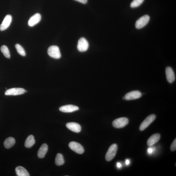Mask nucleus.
<instances>
[{
	"label": "nucleus",
	"instance_id": "nucleus-3",
	"mask_svg": "<svg viewBox=\"0 0 176 176\" xmlns=\"http://www.w3.org/2000/svg\"><path fill=\"white\" fill-rule=\"evenodd\" d=\"M150 19V16L147 15H145L141 17L135 23V27L138 29L144 28L149 22Z\"/></svg>",
	"mask_w": 176,
	"mask_h": 176
},
{
	"label": "nucleus",
	"instance_id": "nucleus-27",
	"mask_svg": "<svg viewBox=\"0 0 176 176\" xmlns=\"http://www.w3.org/2000/svg\"><path fill=\"white\" fill-rule=\"evenodd\" d=\"M117 167L118 168H120L121 167V165L120 162H117Z\"/></svg>",
	"mask_w": 176,
	"mask_h": 176
},
{
	"label": "nucleus",
	"instance_id": "nucleus-19",
	"mask_svg": "<svg viewBox=\"0 0 176 176\" xmlns=\"http://www.w3.org/2000/svg\"><path fill=\"white\" fill-rule=\"evenodd\" d=\"M15 143V140L14 138L9 137L5 140L4 145L5 147L9 149L12 147Z\"/></svg>",
	"mask_w": 176,
	"mask_h": 176
},
{
	"label": "nucleus",
	"instance_id": "nucleus-15",
	"mask_svg": "<svg viewBox=\"0 0 176 176\" xmlns=\"http://www.w3.org/2000/svg\"><path fill=\"white\" fill-rule=\"evenodd\" d=\"M160 135L158 133H155L152 135L147 140V144L148 146L153 145L160 139Z\"/></svg>",
	"mask_w": 176,
	"mask_h": 176
},
{
	"label": "nucleus",
	"instance_id": "nucleus-25",
	"mask_svg": "<svg viewBox=\"0 0 176 176\" xmlns=\"http://www.w3.org/2000/svg\"><path fill=\"white\" fill-rule=\"evenodd\" d=\"M77 1L83 3V4H86L87 2V0H75Z\"/></svg>",
	"mask_w": 176,
	"mask_h": 176
},
{
	"label": "nucleus",
	"instance_id": "nucleus-2",
	"mask_svg": "<svg viewBox=\"0 0 176 176\" xmlns=\"http://www.w3.org/2000/svg\"><path fill=\"white\" fill-rule=\"evenodd\" d=\"M117 146L116 144L111 145L108 149L106 155V160L110 161L115 157L117 153Z\"/></svg>",
	"mask_w": 176,
	"mask_h": 176
},
{
	"label": "nucleus",
	"instance_id": "nucleus-6",
	"mask_svg": "<svg viewBox=\"0 0 176 176\" xmlns=\"http://www.w3.org/2000/svg\"><path fill=\"white\" fill-rule=\"evenodd\" d=\"M26 92L25 90L23 88H13L7 90L5 94L7 96H16L23 94Z\"/></svg>",
	"mask_w": 176,
	"mask_h": 176
},
{
	"label": "nucleus",
	"instance_id": "nucleus-13",
	"mask_svg": "<svg viewBox=\"0 0 176 176\" xmlns=\"http://www.w3.org/2000/svg\"><path fill=\"white\" fill-rule=\"evenodd\" d=\"M41 19V15L39 13H36L29 19L28 21V25L30 26H34L40 21Z\"/></svg>",
	"mask_w": 176,
	"mask_h": 176
},
{
	"label": "nucleus",
	"instance_id": "nucleus-26",
	"mask_svg": "<svg viewBox=\"0 0 176 176\" xmlns=\"http://www.w3.org/2000/svg\"><path fill=\"white\" fill-rule=\"evenodd\" d=\"M148 152L149 153L151 154L152 153V152H153V149L151 148H148Z\"/></svg>",
	"mask_w": 176,
	"mask_h": 176
},
{
	"label": "nucleus",
	"instance_id": "nucleus-7",
	"mask_svg": "<svg viewBox=\"0 0 176 176\" xmlns=\"http://www.w3.org/2000/svg\"><path fill=\"white\" fill-rule=\"evenodd\" d=\"M89 47V43L87 40L83 37L81 38L78 43L77 48L79 51L84 52L87 51Z\"/></svg>",
	"mask_w": 176,
	"mask_h": 176
},
{
	"label": "nucleus",
	"instance_id": "nucleus-16",
	"mask_svg": "<svg viewBox=\"0 0 176 176\" xmlns=\"http://www.w3.org/2000/svg\"><path fill=\"white\" fill-rule=\"evenodd\" d=\"M48 150V145L46 144H43L40 148L38 152V157L41 158L45 157Z\"/></svg>",
	"mask_w": 176,
	"mask_h": 176
},
{
	"label": "nucleus",
	"instance_id": "nucleus-4",
	"mask_svg": "<svg viewBox=\"0 0 176 176\" xmlns=\"http://www.w3.org/2000/svg\"><path fill=\"white\" fill-rule=\"evenodd\" d=\"M129 120L126 117H123L117 118L113 122V126L117 128H121L125 127L128 123Z\"/></svg>",
	"mask_w": 176,
	"mask_h": 176
},
{
	"label": "nucleus",
	"instance_id": "nucleus-8",
	"mask_svg": "<svg viewBox=\"0 0 176 176\" xmlns=\"http://www.w3.org/2000/svg\"><path fill=\"white\" fill-rule=\"evenodd\" d=\"M142 94L140 91L134 90L131 91L125 95L123 99L126 100H131L139 99L142 97Z\"/></svg>",
	"mask_w": 176,
	"mask_h": 176
},
{
	"label": "nucleus",
	"instance_id": "nucleus-11",
	"mask_svg": "<svg viewBox=\"0 0 176 176\" xmlns=\"http://www.w3.org/2000/svg\"><path fill=\"white\" fill-rule=\"evenodd\" d=\"M78 107L73 105H67L60 107L59 110L60 111L64 113H72L73 111L79 110Z\"/></svg>",
	"mask_w": 176,
	"mask_h": 176
},
{
	"label": "nucleus",
	"instance_id": "nucleus-22",
	"mask_svg": "<svg viewBox=\"0 0 176 176\" xmlns=\"http://www.w3.org/2000/svg\"><path fill=\"white\" fill-rule=\"evenodd\" d=\"M16 49L20 55L22 56H25L26 55V53L24 49L21 45L18 44H17L15 45Z\"/></svg>",
	"mask_w": 176,
	"mask_h": 176
},
{
	"label": "nucleus",
	"instance_id": "nucleus-1",
	"mask_svg": "<svg viewBox=\"0 0 176 176\" xmlns=\"http://www.w3.org/2000/svg\"><path fill=\"white\" fill-rule=\"evenodd\" d=\"M48 55L52 58L59 59L61 57V54L59 47L56 45L50 46L47 50Z\"/></svg>",
	"mask_w": 176,
	"mask_h": 176
},
{
	"label": "nucleus",
	"instance_id": "nucleus-23",
	"mask_svg": "<svg viewBox=\"0 0 176 176\" xmlns=\"http://www.w3.org/2000/svg\"><path fill=\"white\" fill-rule=\"evenodd\" d=\"M144 0H133L131 3L130 6L132 8H135L139 6L143 2Z\"/></svg>",
	"mask_w": 176,
	"mask_h": 176
},
{
	"label": "nucleus",
	"instance_id": "nucleus-12",
	"mask_svg": "<svg viewBox=\"0 0 176 176\" xmlns=\"http://www.w3.org/2000/svg\"><path fill=\"white\" fill-rule=\"evenodd\" d=\"M166 79L169 83H173L175 80V76L173 70L171 67H166L165 70Z\"/></svg>",
	"mask_w": 176,
	"mask_h": 176
},
{
	"label": "nucleus",
	"instance_id": "nucleus-20",
	"mask_svg": "<svg viewBox=\"0 0 176 176\" xmlns=\"http://www.w3.org/2000/svg\"><path fill=\"white\" fill-rule=\"evenodd\" d=\"M55 164L58 166L63 165L65 161H64L63 155L60 153L57 154L55 158Z\"/></svg>",
	"mask_w": 176,
	"mask_h": 176
},
{
	"label": "nucleus",
	"instance_id": "nucleus-21",
	"mask_svg": "<svg viewBox=\"0 0 176 176\" xmlns=\"http://www.w3.org/2000/svg\"><path fill=\"white\" fill-rule=\"evenodd\" d=\"M1 52L4 56L8 59L10 58V54L9 51L7 46L3 45H2L1 48Z\"/></svg>",
	"mask_w": 176,
	"mask_h": 176
},
{
	"label": "nucleus",
	"instance_id": "nucleus-14",
	"mask_svg": "<svg viewBox=\"0 0 176 176\" xmlns=\"http://www.w3.org/2000/svg\"><path fill=\"white\" fill-rule=\"evenodd\" d=\"M66 127L71 131L76 133H79L81 130L80 125L75 122H69L66 125Z\"/></svg>",
	"mask_w": 176,
	"mask_h": 176
},
{
	"label": "nucleus",
	"instance_id": "nucleus-9",
	"mask_svg": "<svg viewBox=\"0 0 176 176\" xmlns=\"http://www.w3.org/2000/svg\"><path fill=\"white\" fill-rule=\"evenodd\" d=\"M69 146L71 150L78 154H82L84 152L83 147L80 144L75 142H70Z\"/></svg>",
	"mask_w": 176,
	"mask_h": 176
},
{
	"label": "nucleus",
	"instance_id": "nucleus-10",
	"mask_svg": "<svg viewBox=\"0 0 176 176\" xmlns=\"http://www.w3.org/2000/svg\"><path fill=\"white\" fill-rule=\"evenodd\" d=\"M12 18L10 15H7L0 25V30L3 31L7 29L11 24L12 21Z\"/></svg>",
	"mask_w": 176,
	"mask_h": 176
},
{
	"label": "nucleus",
	"instance_id": "nucleus-17",
	"mask_svg": "<svg viewBox=\"0 0 176 176\" xmlns=\"http://www.w3.org/2000/svg\"><path fill=\"white\" fill-rule=\"evenodd\" d=\"M15 172L17 175L18 176H29V172L24 167L18 166L15 168Z\"/></svg>",
	"mask_w": 176,
	"mask_h": 176
},
{
	"label": "nucleus",
	"instance_id": "nucleus-28",
	"mask_svg": "<svg viewBox=\"0 0 176 176\" xmlns=\"http://www.w3.org/2000/svg\"><path fill=\"white\" fill-rule=\"evenodd\" d=\"M130 161L129 160H127L126 161V164L128 165L129 164H130Z\"/></svg>",
	"mask_w": 176,
	"mask_h": 176
},
{
	"label": "nucleus",
	"instance_id": "nucleus-24",
	"mask_svg": "<svg viewBox=\"0 0 176 176\" xmlns=\"http://www.w3.org/2000/svg\"><path fill=\"white\" fill-rule=\"evenodd\" d=\"M171 150L172 151H175L176 150V139L174 140L173 142H172L171 147H170Z\"/></svg>",
	"mask_w": 176,
	"mask_h": 176
},
{
	"label": "nucleus",
	"instance_id": "nucleus-5",
	"mask_svg": "<svg viewBox=\"0 0 176 176\" xmlns=\"http://www.w3.org/2000/svg\"><path fill=\"white\" fill-rule=\"evenodd\" d=\"M156 116L154 114H152L148 116L140 125L139 129L141 131L144 130L154 121Z\"/></svg>",
	"mask_w": 176,
	"mask_h": 176
},
{
	"label": "nucleus",
	"instance_id": "nucleus-18",
	"mask_svg": "<svg viewBox=\"0 0 176 176\" xmlns=\"http://www.w3.org/2000/svg\"><path fill=\"white\" fill-rule=\"evenodd\" d=\"M35 141L33 135H30L26 138L25 143V146L27 148L32 147L35 143Z\"/></svg>",
	"mask_w": 176,
	"mask_h": 176
}]
</instances>
